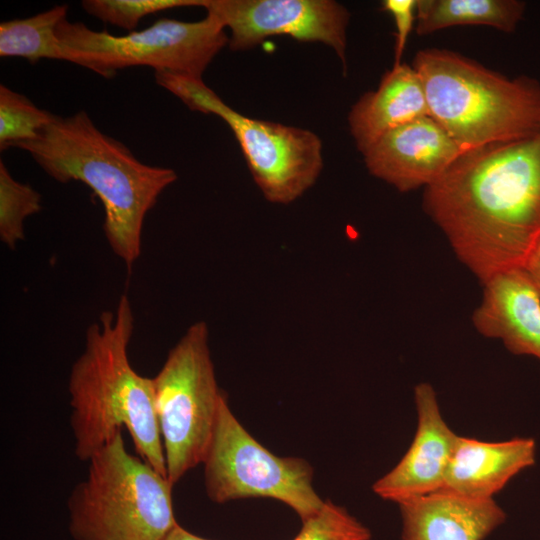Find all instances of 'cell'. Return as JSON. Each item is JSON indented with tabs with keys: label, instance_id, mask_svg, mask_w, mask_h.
<instances>
[{
	"label": "cell",
	"instance_id": "6da1fadb",
	"mask_svg": "<svg viewBox=\"0 0 540 540\" xmlns=\"http://www.w3.org/2000/svg\"><path fill=\"white\" fill-rule=\"evenodd\" d=\"M425 213L482 284L540 246V128L464 151L423 192Z\"/></svg>",
	"mask_w": 540,
	"mask_h": 540
},
{
	"label": "cell",
	"instance_id": "7a4b0ae2",
	"mask_svg": "<svg viewBox=\"0 0 540 540\" xmlns=\"http://www.w3.org/2000/svg\"><path fill=\"white\" fill-rule=\"evenodd\" d=\"M133 330V309L122 294L115 310L104 311L86 331L68 380L74 452L88 462L124 427L140 458L166 476L153 381L128 357Z\"/></svg>",
	"mask_w": 540,
	"mask_h": 540
},
{
	"label": "cell",
	"instance_id": "3957f363",
	"mask_svg": "<svg viewBox=\"0 0 540 540\" xmlns=\"http://www.w3.org/2000/svg\"><path fill=\"white\" fill-rule=\"evenodd\" d=\"M13 147L28 152L55 181H80L93 191L104 208L106 239L131 268L141 254L145 216L176 181V172L139 161L84 110L67 117L54 114L36 138Z\"/></svg>",
	"mask_w": 540,
	"mask_h": 540
},
{
	"label": "cell",
	"instance_id": "277c9868",
	"mask_svg": "<svg viewBox=\"0 0 540 540\" xmlns=\"http://www.w3.org/2000/svg\"><path fill=\"white\" fill-rule=\"evenodd\" d=\"M412 67L429 115L464 151L520 139L540 128V82L507 78L456 52L420 50Z\"/></svg>",
	"mask_w": 540,
	"mask_h": 540
},
{
	"label": "cell",
	"instance_id": "5b68a950",
	"mask_svg": "<svg viewBox=\"0 0 540 540\" xmlns=\"http://www.w3.org/2000/svg\"><path fill=\"white\" fill-rule=\"evenodd\" d=\"M88 462L67 502L74 540H164L178 524L173 484L127 451L122 431Z\"/></svg>",
	"mask_w": 540,
	"mask_h": 540
},
{
	"label": "cell",
	"instance_id": "8992f818",
	"mask_svg": "<svg viewBox=\"0 0 540 540\" xmlns=\"http://www.w3.org/2000/svg\"><path fill=\"white\" fill-rule=\"evenodd\" d=\"M155 81L191 110L215 114L227 123L269 202L290 204L317 181L323 168L322 142L312 131L242 115L202 79L159 71Z\"/></svg>",
	"mask_w": 540,
	"mask_h": 540
},
{
	"label": "cell",
	"instance_id": "52a82bcc",
	"mask_svg": "<svg viewBox=\"0 0 540 540\" xmlns=\"http://www.w3.org/2000/svg\"><path fill=\"white\" fill-rule=\"evenodd\" d=\"M152 381L166 476L174 485L202 464L226 396L217 384L204 321L189 326Z\"/></svg>",
	"mask_w": 540,
	"mask_h": 540
},
{
	"label": "cell",
	"instance_id": "ba28073f",
	"mask_svg": "<svg viewBox=\"0 0 540 540\" xmlns=\"http://www.w3.org/2000/svg\"><path fill=\"white\" fill-rule=\"evenodd\" d=\"M60 42L77 53L83 67L111 78L117 70L149 66L202 79L208 65L229 43L225 27L212 13L199 21L161 18L151 26L115 36L94 31L81 22L62 19L56 29Z\"/></svg>",
	"mask_w": 540,
	"mask_h": 540
},
{
	"label": "cell",
	"instance_id": "9c48e42d",
	"mask_svg": "<svg viewBox=\"0 0 540 540\" xmlns=\"http://www.w3.org/2000/svg\"><path fill=\"white\" fill-rule=\"evenodd\" d=\"M202 464L205 490L215 503L271 498L288 505L302 522L325 503L314 490L311 465L266 449L238 421L226 396Z\"/></svg>",
	"mask_w": 540,
	"mask_h": 540
},
{
	"label": "cell",
	"instance_id": "30bf717a",
	"mask_svg": "<svg viewBox=\"0 0 540 540\" xmlns=\"http://www.w3.org/2000/svg\"><path fill=\"white\" fill-rule=\"evenodd\" d=\"M202 7L230 29L228 45L233 51L253 48L267 37L285 35L328 45L346 67L350 14L336 1L203 0Z\"/></svg>",
	"mask_w": 540,
	"mask_h": 540
},
{
	"label": "cell",
	"instance_id": "8fae6325",
	"mask_svg": "<svg viewBox=\"0 0 540 540\" xmlns=\"http://www.w3.org/2000/svg\"><path fill=\"white\" fill-rule=\"evenodd\" d=\"M463 150L430 115L397 127L362 154L368 172L400 192L434 183Z\"/></svg>",
	"mask_w": 540,
	"mask_h": 540
},
{
	"label": "cell",
	"instance_id": "7c38bea8",
	"mask_svg": "<svg viewBox=\"0 0 540 540\" xmlns=\"http://www.w3.org/2000/svg\"><path fill=\"white\" fill-rule=\"evenodd\" d=\"M414 400V439L397 465L372 487L376 495L398 505L442 489L458 437L443 419L432 385L417 384Z\"/></svg>",
	"mask_w": 540,
	"mask_h": 540
},
{
	"label": "cell",
	"instance_id": "4fadbf2b",
	"mask_svg": "<svg viewBox=\"0 0 540 540\" xmlns=\"http://www.w3.org/2000/svg\"><path fill=\"white\" fill-rule=\"evenodd\" d=\"M475 329L498 339L513 354L540 360V290L525 267L499 272L483 282Z\"/></svg>",
	"mask_w": 540,
	"mask_h": 540
},
{
	"label": "cell",
	"instance_id": "5bb4252c",
	"mask_svg": "<svg viewBox=\"0 0 540 540\" xmlns=\"http://www.w3.org/2000/svg\"><path fill=\"white\" fill-rule=\"evenodd\" d=\"M532 438L499 442L459 436L442 491L473 499H491L515 475L535 463Z\"/></svg>",
	"mask_w": 540,
	"mask_h": 540
},
{
	"label": "cell",
	"instance_id": "9a60e30c",
	"mask_svg": "<svg viewBox=\"0 0 540 540\" xmlns=\"http://www.w3.org/2000/svg\"><path fill=\"white\" fill-rule=\"evenodd\" d=\"M402 540H483L505 520L491 499L437 491L399 505Z\"/></svg>",
	"mask_w": 540,
	"mask_h": 540
},
{
	"label": "cell",
	"instance_id": "2e32d148",
	"mask_svg": "<svg viewBox=\"0 0 540 540\" xmlns=\"http://www.w3.org/2000/svg\"><path fill=\"white\" fill-rule=\"evenodd\" d=\"M429 115L419 75L401 63L387 71L375 91L363 94L348 115L350 133L363 153L387 132Z\"/></svg>",
	"mask_w": 540,
	"mask_h": 540
},
{
	"label": "cell",
	"instance_id": "e0dca14e",
	"mask_svg": "<svg viewBox=\"0 0 540 540\" xmlns=\"http://www.w3.org/2000/svg\"><path fill=\"white\" fill-rule=\"evenodd\" d=\"M518 0H417L416 33L428 35L458 25H486L513 32L525 13Z\"/></svg>",
	"mask_w": 540,
	"mask_h": 540
},
{
	"label": "cell",
	"instance_id": "ac0fdd59",
	"mask_svg": "<svg viewBox=\"0 0 540 540\" xmlns=\"http://www.w3.org/2000/svg\"><path fill=\"white\" fill-rule=\"evenodd\" d=\"M68 9L67 4H61L28 18L1 22L0 56L21 57L31 63L54 59L77 64L73 52L60 42L55 32Z\"/></svg>",
	"mask_w": 540,
	"mask_h": 540
},
{
	"label": "cell",
	"instance_id": "d6986e66",
	"mask_svg": "<svg viewBox=\"0 0 540 540\" xmlns=\"http://www.w3.org/2000/svg\"><path fill=\"white\" fill-rule=\"evenodd\" d=\"M41 210V195L15 180L0 161V239L10 249L24 239V220Z\"/></svg>",
	"mask_w": 540,
	"mask_h": 540
},
{
	"label": "cell",
	"instance_id": "ffe728a7",
	"mask_svg": "<svg viewBox=\"0 0 540 540\" xmlns=\"http://www.w3.org/2000/svg\"><path fill=\"white\" fill-rule=\"evenodd\" d=\"M54 114L40 109L26 96L0 85V150L37 137Z\"/></svg>",
	"mask_w": 540,
	"mask_h": 540
},
{
	"label": "cell",
	"instance_id": "44dd1931",
	"mask_svg": "<svg viewBox=\"0 0 540 540\" xmlns=\"http://www.w3.org/2000/svg\"><path fill=\"white\" fill-rule=\"evenodd\" d=\"M81 5L101 21L133 32L146 15L177 7L202 6L203 0H84Z\"/></svg>",
	"mask_w": 540,
	"mask_h": 540
},
{
	"label": "cell",
	"instance_id": "7402d4cb",
	"mask_svg": "<svg viewBox=\"0 0 540 540\" xmlns=\"http://www.w3.org/2000/svg\"><path fill=\"white\" fill-rule=\"evenodd\" d=\"M371 533L345 508L327 500L314 516L302 522L292 540H370Z\"/></svg>",
	"mask_w": 540,
	"mask_h": 540
},
{
	"label": "cell",
	"instance_id": "603a6c76",
	"mask_svg": "<svg viewBox=\"0 0 540 540\" xmlns=\"http://www.w3.org/2000/svg\"><path fill=\"white\" fill-rule=\"evenodd\" d=\"M382 9L394 19L396 33L393 66H397L401 64L408 37L416 25L417 0H385Z\"/></svg>",
	"mask_w": 540,
	"mask_h": 540
},
{
	"label": "cell",
	"instance_id": "cb8c5ba5",
	"mask_svg": "<svg viewBox=\"0 0 540 540\" xmlns=\"http://www.w3.org/2000/svg\"><path fill=\"white\" fill-rule=\"evenodd\" d=\"M525 268L530 273L538 289L540 290V246L531 256Z\"/></svg>",
	"mask_w": 540,
	"mask_h": 540
},
{
	"label": "cell",
	"instance_id": "d4e9b609",
	"mask_svg": "<svg viewBox=\"0 0 540 540\" xmlns=\"http://www.w3.org/2000/svg\"><path fill=\"white\" fill-rule=\"evenodd\" d=\"M164 540H209L202 538L198 535L191 533L190 531L184 529L182 526L177 524L169 534L164 538Z\"/></svg>",
	"mask_w": 540,
	"mask_h": 540
}]
</instances>
